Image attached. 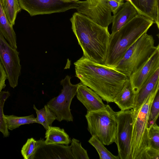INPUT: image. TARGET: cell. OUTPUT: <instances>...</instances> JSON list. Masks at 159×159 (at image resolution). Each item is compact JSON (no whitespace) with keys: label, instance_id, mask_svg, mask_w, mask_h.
<instances>
[{"label":"cell","instance_id":"cell-22","mask_svg":"<svg viewBox=\"0 0 159 159\" xmlns=\"http://www.w3.org/2000/svg\"><path fill=\"white\" fill-rule=\"evenodd\" d=\"M4 117L8 129L11 130L18 128L22 125L36 123L35 118L33 114L25 116L4 115Z\"/></svg>","mask_w":159,"mask_h":159},{"label":"cell","instance_id":"cell-1","mask_svg":"<svg viewBox=\"0 0 159 159\" xmlns=\"http://www.w3.org/2000/svg\"><path fill=\"white\" fill-rule=\"evenodd\" d=\"M75 76L107 103L114 100L129 78L112 68L90 60L83 55L74 63Z\"/></svg>","mask_w":159,"mask_h":159},{"label":"cell","instance_id":"cell-30","mask_svg":"<svg viewBox=\"0 0 159 159\" xmlns=\"http://www.w3.org/2000/svg\"><path fill=\"white\" fill-rule=\"evenodd\" d=\"M124 3V0H109L107 2L108 6L113 15L120 9Z\"/></svg>","mask_w":159,"mask_h":159},{"label":"cell","instance_id":"cell-6","mask_svg":"<svg viewBox=\"0 0 159 159\" xmlns=\"http://www.w3.org/2000/svg\"><path fill=\"white\" fill-rule=\"evenodd\" d=\"M88 130L105 145L115 142L117 126L116 112L108 105L101 110L87 111L85 115Z\"/></svg>","mask_w":159,"mask_h":159},{"label":"cell","instance_id":"cell-7","mask_svg":"<svg viewBox=\"0 0 159 159\" xmlns=\"http://www.w3.org/2000/svg\"><path fill=\"white\" fill-rule=\"evenodd\" d=\"M71 77L67 75L60 81L62 89L59 94L50 99L47 104L59 122L63 120L73 121V117L70 107L73 98L76 94L79 83L72 84Z\"/></svg>","mask_w":159,"mask_h":159},{"label":"cell","instance_id":"cell-29","mask_svg":"<svg viewBox=\"0 0 159 159\" xmlns=\"http://www.w3.org/2000/svg\"><path fill=\"white\" fill-rule=\"evenodd\" d=\"M159 115V94L158 92L155 96L150 109L148 123V129L156 123Z\"/></svg>","mask_w":159,"mask_h":159},{"label":"cell","instance_id":"cell-15","mask_svg":"<svg viewBox=\"0 0 159 159\" xmlns=\"http://www.w3.org/2000/svg\"><path fill=\"white\" fill-rule=\"evenodd\" d=\"M138 14L151 20L159 28V0H130Z\"/></svg>","mask_w":159,"mask_h":159},{"label":"cell","instance_id":"cell-13","mask_svg":"<svg viewBox=\"0 0 159 159\" xmlns=\"http://www.w3.org/2000/svg\"><path fill=\"white\" fill-rule=\"evenodd\" d=\"M39 140V145L34 159H74L70 146L57 144H46L43 139Z\"/></svg>","mask_w":159,"mask_h":159},{"label":"cell","instance_id":"cell-18","mask_svg":"<svg viewBox=\"0 0 159 159\" xmlns=\"http://www.w3.org/2000/svg\"><path fill=\"white\" fill-rule=\"evenodd\" d=\"M136 93L133 89L129 79L115 97L113 102L121 111L132 109L134 106Z\"/></svg>","mask_w":159,"mask_h":159},{"label":"cell","instance_id":"cell-21","mask_svg":"<svg viewBox=\"0 0 159 159\" xmlns=\"http://www.w3.org/2000/svg\"><path fill=\"white\" fill-rule=\"evenodd\" d=\"M33 108L35 111L37 117L35 118L36 122L41 124L47 130L50 126L55 120H57L54 113L47 105L40 110L38 109L34 105Z\"/></svg>","mask_w":159,"mask_h":159},{"label":"cell","instance_id":"cell-8","mask_svg":"<svg viewBox=\"0 0 159 159\" xmlns=\"http://www.w3.org/2000/svg\"><path fill=\"white\" fill-rule=\"evenodd\" d=\"M21 9L31 16L64 12L77 9L79 0H18Z\"/></svg>","mask_w":159,"mask_h":159},{"label":"cell","instance_id":"cell-27","mask_svg":"<svg viewBox=\"0 0 159 159\" xmlns=\"http://www.w3.org/2000/svg\"><path fill=\"white\" fill-rule=\"evenodd\" d=\"M70 146L74 159H89L87 151L83 148L79 140L73 138Z\"/></svg>","mask_w":159,"mask_h":159},{"label":"cell","instance_id":"cell-2","mask_svg":"<svg viewBox=\"0 0 159 159\" xmlns=\"http://www.w3.org/2000/svg\"><path fill=\"white\" fill-rule=\"evenodd\" d=\"M70 21L83 56L94 62L105 65L110 35L108 27L101 26L78 12L73 14Z\"/></svg>","mask_w":159,"mask_h":159},{"label":"cell","instance_id":"cell-25","mask_svg":"<svg viewBox=\"0 0 159 159\" xmlns=\"http://www.w3.org/2000/svg\"><path fill=\"white\" fill-rule=\"evenodd\" d=\"M39 145V140L33 138L28 139L22 148L21 152L24 159H34L35 154Z\"/></svg>","mask_w":159,"mask_h":159},{"label":"cell","instance_id":"cell-23","mask_svg":"<svg viewBox=\"0 0 159 159\" xmlns=\"http://www.w3.org/2000/svg\"><path fill=\"white\" fill-rule=\"evenodd\" d=\"M7 18L12 26L14 25L17 14L21 9L18 0H1Z\"/></svg>","mask_w":159,"mask_h":159},{"label":"cell","instance_id":"cell-3","mask_svg":"<svg viewBox=\"0 0 159 159\" xmlns=\"http://www.w3.org/2000/svg\"><path fill=\"white\" fill-rule=\"evenodd\" d=\"M154 23L151 20L138 14L118 30L110 34L105 65L113 68L127 50Z\"/></svg>","mask_w":159,"mask_h":159},{"label":"cell","instance_id":"cell-4","mask_svg":"<svg viewBox=\"0 0 159 159\" xmlns=\"http://www.w3.org/2000/svg\"><path fill=\"white\" fill-rule=\"evenodd\" d=\"M154 39L151 35L146 32L127 50L123 57L113 67L129 79L131 75L159 49V44L155 46Z\"/></svg>","mask_w":159,"mask_h":159},{"label":"cell","instance_id":"cell-17","mask_svg":"<svg viewBox=\"0 0 159 159\" xmlns=\"http://www.w3.org/2000/svg\"><path fill=\"white\" fill-rule=\"evenodd\" d=\"M138 14L134 7L129 2L126 1L117 12L112 16L111 32L118 30Z\"/></svg>","mask_w":159,"mask_h":159},{"label":"cell","instance_id":"cell-26","mask_svg":"<svg viewBox=\"0 0 159 159\" xmlns=\"http://www.w3.org/2000/svg\"><path fill=\"white\" fill-rule=\"evenodd\" d=\"M10 95L8 91L0 92V132L5 137H8L10 134L4 117L3 108L5 101Z\"/></svg>","mask_w":159,"mask_h":159},{"label":"cell","instance_id":"cell-12","mask_svg":"<svg viewBox=\"0 0 159 159\" xmlns=\"http://www.w3.org/2000/svg\"><path fill=\"white\" fill-rule=\"evenodd\" d=\"M158 68L159 49L129 78L133 89L136 93Z\"/></svg>","mask_w":159,"mask_h":159},{"label":"cell","instance_id":"cell-20","mask_svg":"<svg viewBox=\"0 0 159 159\" xmlns=\"http://www.w3.org/2000/svg\"><path fill=\"white\" fill-rule=\"evenodd\" d=\"M45 143L48 144H61L68 145L71 140L63 129L50 126L45 133Z\"/></svg>","mask_w":159,"mask_h":159},{"label":"cell","instance_id":"cell-10","mask_svg":"<svg viewBox=\"0 0 159 159\" xmlns=\"http://www.w3.org/2000/svg\"><path fill=\"white\" fill-rule=\"evenodd\" d=\"M0 60L7 75L9 84L14 88L18 84L21 66L19 52L11 47L0 33Z\"/></svg>","mask_w":159,"mask_h":159},{"label":"cell","instance_id":"cell-14","mask_svg":"<svg viewBox=\"0 0 159 159\" xmlns=\"http://www.w3.org/2000/svg\"><path fill=\"white\" fill-rule=\"evenodd\" d=\"M77 99L89 111H95L104 108L105 105L100 97L95 92L81 82L76 93Z\"/></svg>","mask_w":159,"mask_h":159},{"label":"cell","instance_id":"cell-31","mask_svg":"<svg viewBox=\"0 0 159 159\" xmlns=\"http://www.w3.org/2000/svg\"><path fill=\"white\" fill-rule=\"evenodd\" d=\"M159 150L148 148L145 151L143 159H159Z\"/></svg>","mask_w":159,"mask_h":159},{"label":"cell","instance_id":"cell-19","mask_svg":"<svg viewBox=\"0 0 159 159\" xmlns=\"http://www.w3.org/2000/svg\"><path fill=\"white\" fill-rule=\"evenodd\" d=\"M0 33L13 48L17 49L16 34L10 24L2 6L0 0Z\"/></svg>","mask_w":159,"mask_h":159},{"label":"cell","instance_id":"cell-16","mask_svg":"<svg viewBox=\"0 0 159 159\" xmlns=\"http://www.w3.org/2000/svg\"><path fill=\"white\" fill-rule=\"evenodd\" d=\"M159 89V68L145 82L136 93L133 111L139 109L149 96Z\"/></svg>","mask_w":159,"mask_h":159},{"label":"cell","instance_id":"cell-32","mask_svg":"<svg viewBox=\"0 0 159 159\" xmlns=\"http://www.w3.org/2000/svg\"><path fill=\"white\" fill-rule=\"evenodd\" d=\"M7 78L6 72L0 60V92L6 86L5 81Z\"/></svg>","mask_w":159,"mask_h":159},{"label":"cell","instance_id":"cell-9","mask_svg":"<svg viewBox=\"0 0 159 159\" xmlns=\"http://www.w3.org/2000/svg\"><path fill=\"white\" fill-rule=\"evenodd\" d=\"M116 144L120 159H131L130 143L133 123L132 109L116 112Z\"/></svg>","mask_w":159,"mask_h":159},{"label":"cell","instance_id":"cell-24","mask_svg":"<svg viewBox=\"0 0 159 159\" xmlns=\"http://www.w3.org/2000/svg\"><path fill=\"white\" fill-rule=\"evenodd\" d=\"M88 142L95 148L100 159H120L118 156H115L109 151L96 137L92 136Z\"/></svg>","mask_w":159,"mask_h":159},{"label":"cell","instance_id":"cell-28","mask_svg":"<svg viewBox=\"0 0 159 159\" xmlns=\"http://www.w3.org/2000/svg\"><path fill=\"white\" fill-rule=\"evenodd\" d=\"M148 148L159 150V127L156 123L148 129Z\"/></svg>","mask_w":159,"mask_h":159},{"label":"cell","instance_id":"cell-11","mask_svg":"<svg viewBox=\"0 0 159 159\" xmlns=\"http://www.w3.org/2000/svg\"><path fill=\"white\" fill-rule=\"evenodd\" d=\"M109 0H86L80 1L76 9L94 22L105 27L112 23V16L108 6Z\"/></svg>","mask_w":159,"mask_h":159},{"label":"cell","instance_id":"cell-5","mask_svg":"<svg viewBox=\"0 0 159 159\" xmlns=\"http://www.w3.org/2000/svg\"><path fill=\"white\" fill-rule=\"evenodd\" d=\"M159 89L151 93L139 109L132 110V132L130 143L131 159H143L148 144V123L149 111Z\"/></svg>","mask_w":159,"mask_h":159}]
</instances>
